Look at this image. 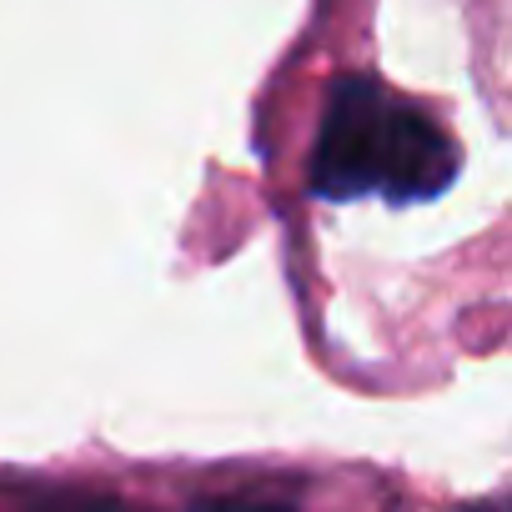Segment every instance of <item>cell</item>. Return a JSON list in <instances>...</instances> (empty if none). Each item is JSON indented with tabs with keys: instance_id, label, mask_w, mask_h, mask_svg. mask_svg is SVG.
<instances>
[{
	"instance_id": "1",
	"label": "cell",
	"mask_w": 512,
	"mask_h": 512,
	"mask_svg": "<svg viewBox=\"0 0 512 512\" xmlns=\"http://www.w3.org/2000/svg\"><path fill=\"white\" fill-rule=\"evenodd\" d=\"M457 176L452 136L422 111L382 96L372 81H342L327 101L312 186L327 201L387 196V201H432Z\"/></svg>"
},
{
	"instance_id": "2",
	"label": "cell",
	"mask_w": 512,
	"mask_h": 512,
	"mask_svg": "<svg viewBox=\"0 0 512 512\" xmlns=\"http://www.w3.org/2000/svg\"><path fill=\"white\" fill-rule=\"evenodd\" d=\"M191 512H292V507L262 502V497H201Z\"/></svg>"
},
{
	"instance_id": "3",
	"label": "cell",
	"mask_w": 512,
	"mask_h": 512,
	"mask_svg": "<svg viewBox=\"0 0 512 512\" xmlns=\"http://www.w3.org/2000/svg\"><path fill=\"white\" fill-rule=\"evenodd\" d=\"M41 512H126V507L111 497H61V502H46Z\"/></svg>"
}]
</instances>
